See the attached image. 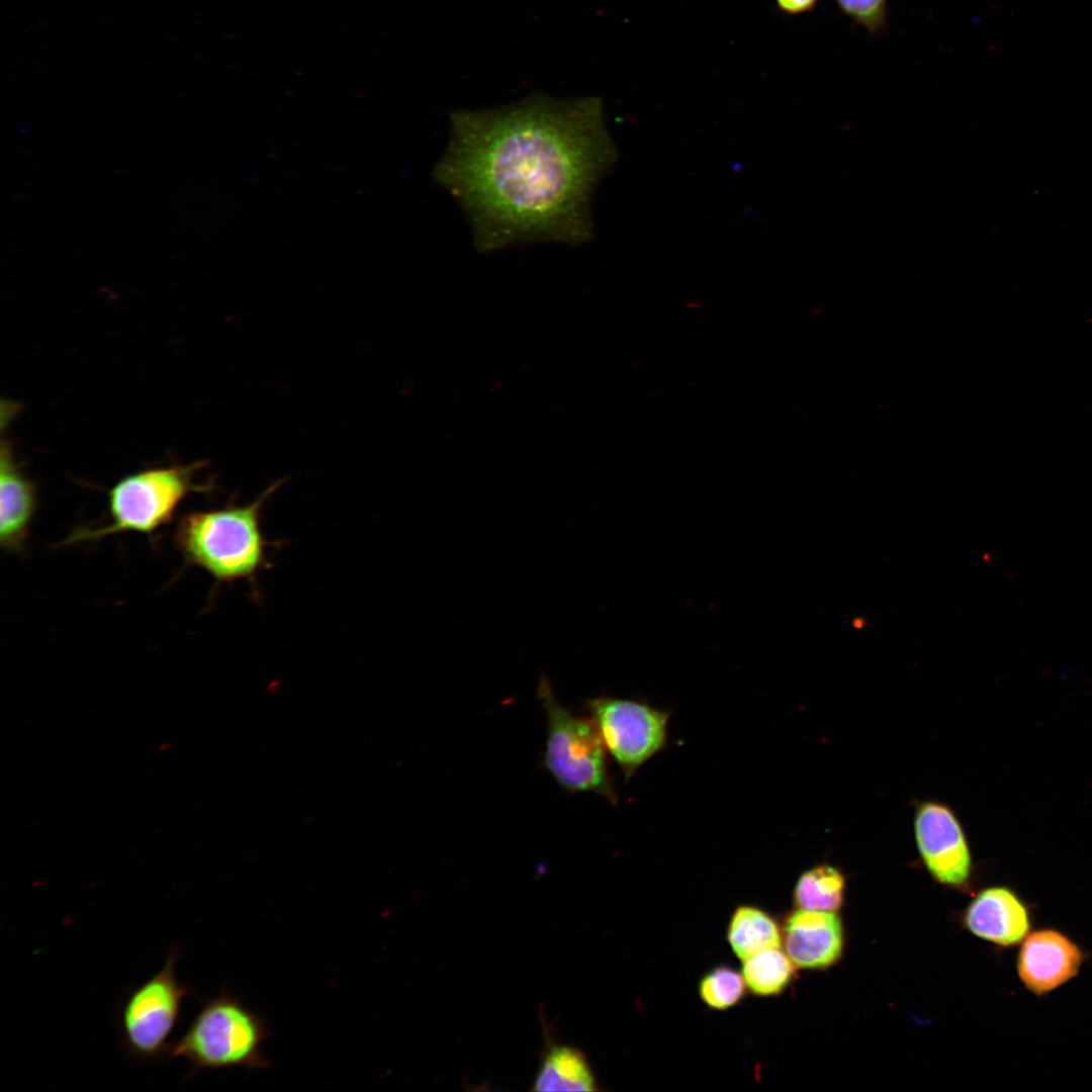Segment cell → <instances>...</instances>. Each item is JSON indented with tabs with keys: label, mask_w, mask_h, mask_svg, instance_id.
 <instances>
[{
	"label": "cell",
	"mask_w": 1092,
	"mask_h": 1092,
	"mask_svg": "<svg viewBox=\"0 0 1092 1092\" xmlns=\"http://www.w3.org/2000/svg\"><path fill=\"white\" fill-rule=\"evenodd\" d=\"M434 180L459 203L478 252L592 235L590 197L614 162L602 100L542 93L449 114Z\"/></svg>",
	"instance_id": "1"
},
{
	"label": "cell",
	"mask_w": 1092,
	"mask_h": 1092,
	"mask_svg": "<svg viewBox=\"0 0 1092 1092\" xmlns=\"http://www.w3.org/2000/svg\"><path fill=\"white\" fill-rule=\"evenodd\" d=\"M780 10L786 14H800L814 9L818 0H776Z\"/></svg>",
	"instance_id": "19"
},
{
	"label": "cell",
	"mask_w": 1092,
	"mask_h": 1092,
	"mask_svg": "<svg viewBox=\"0 0 1092 1092\" xmlns=\"http://www.w3.org/2000/svg\"><path fill=\"white\" fill-rule=\"evenodd\" d=\"M533 1091H596V1080L583 1053L573 1046L552 1044L544 1053Z\"/></svg>",
	"instance_id": "13"
},
{
	"label": "cell",
	"mask_w": 1092,
	"mask_h": 1092,
	"mask_svg": "<svg viewBox=\"0 0 1092 1092\" xmlns=\"http://www.w3.org/2000/svg\"><path fill=\"white\" fill-rule=\"evenodd\" d=\"M839 10L870 33H878L887 25L888 0H834Z\"/></svg>",
	"instance_id": "18"
},
{
	"label": "cell",
	"mask_w": 1092,
	"mask_h": 1092,
	"mask_svg": "<svg viewBox=\"0 0 1092 1092\" xmlns=\"http://www.w3.org/2000/svg\"><path fill=\"white\" fill-rule=\"evenodd\" d=\"M794 967L786 951L774 947L743 960L742 976L753 994L771 996L781 993L788 986Z\"/></svg>",
	"instance_id": "16"
},
{
	"label": "cell",
	"mask_w": 1092,
	"mask_h": 1092,
	"mask_svg": "<svg viewBox=\"0 0 1092 1092\" xmlns=\"http://www.w3.org/2000/svg\"><path fill=\"white\" fill-rule=\"evenodd\" d=\"M35 511V486L18 467L9 443L2 440L0 543L5 550L18 552L23 549Z\"/></svg>",
	"instance_id": "11"
},
{
	"label": "cell",
	"mask_w": 1092,
	"mask_h": 1092,
	"mask_svg": "<svg viewBox=\"0 0 1092 1092\" xmlns=\"http://www.w3.org/2000/svg\"><path fill=\"white\" fill-rule=\"evenodd\" d=\"M179 950L173 948L163 968L131 990L121 1010L122 1042L135 1059L152 1060L166 1054L182 1010L193 994L176 974Z\"/></svg>",
	"instance_id": "6"
},
{
	"label": "cell",
	"mask_w": 1092,
	"mask_h": 1092,
	"mask_svg": "<svg viewBox=\"0 0 1092 1092\" xmlns=\"http://www.w3.org/2000/svg\"><path fill=\"white\" fill-rule=\"evenodd\" d=\"M965 924L976 936L1004 946L1018 943L1029 930L1024 905L1003 887L982 891L968 907Z\"/></svg>",
	"instance_id": "12"
},
{
	"label": "cell",
	"mask_w": 1092,
	"mask_h": 1092,
	"mask_svg": "<svg viewBox=\"0 0 1092 1092\" xmlns=\"http://www.w3.org/2000/svg\"><path fill=\"white\" fill-rule=\"evenodd\" d=\"M196 465L153 468L121 478L108 492L109 522L98 528H80L67 543L92 541L110 535L153 534L167 525L182 500L206 485L194 482Z\"/></svg>",
	"instance_id": "4"
},
{
	"label": "cell",
	"mask_w": 1092,
	"mask_h": 1092,
	"mask_svg": "<svg viewBox=\"0 0 1092 1092\" xmlns=\"http://www.w3.org/2000/svg\"><path fill=\"white\" fill-rule=\"evenodd\" d=\"M734 953L745 960L762 950L780 947L782 935L777 922L764 911L741 906L733 913L727 934Z\"/></svg>",
	"instance_id": "14"
},
{
	"label": "cell",
	"mask_w": 1092,
	"mask_h": 1092,
	"mask_svg": "<svg viewBox=\"0 0 1092 1092\" xmlns=\"http://www.w3.org/2000/svg\"><path fill=\"white\" fill-rule=\"evenodd\" d=\"M537 696L547 719L545 767L568 793L593 792L616 802L608 775L607 749L593 719L575 716L559 703L544 674Z\"/></svg>",
	"instance_id": "5"
},
{
	"label": "cell",
	"mask_w": 1092,
	"mask_h": 1092,
	"mask_svg": "<svg viewBox=\"0 0 1092 1092\" xmlns=\"http://www.w3.org/2000/svg\"><path fill=\"white\" fill-rule=\"evenodd\" d=\"M845 880L841 872L829 864L816 866L804 872L794 889V904L799 909L835 912L842 905Z\"/></svg>",
	"instance_id": "15"
},
{
	"label": "cell",
	"mask_w": 1092,
	"mask_h": 1092,
	"mask_svg": "<svg viewBox=\"0 0 1092 1092\" xmlns=\"http://www.w3.org/2000/svg\"><path fill=\"white\" fill-rule=\"evenodd\" d=\"M784 944L786 953L795 966L825 969L841 956V920L834 912L799 909L786 919Z\"/></svg>",
	"instance_id": "10"
},
{
	"label": "cell",
	"mask_w": 1092,
	"mask_h": 1092,
	"mask_svg": "<svg viewBox=\"0 0 1092 1092\" xmlns=\"http://www.w3.org/2000/svg\"><path fill=\"white\" fill-rule=\"evenodd\" d=\"M607 751L630 778L666 741L668 713L649 705L611 697L586 701Z\"/></svg>",
	"instance_id": "7"
},
{
	"label": "cell",
	"mask_w": 1092,
	"mask_h": 1092,
	"mask_svg": "<svg viewBox=\"0 0 1092 1092\" xmlns=\"http://www.w3.org/2000/svg\"><path fill=\"white\" fill-rule=\"evenodd\" d=\"M280 479L245 506L184 515L175 531V543L186 561L203 569L217 582H256L259 572L270 564L261 521L265 503L279 486Z\"/></svg>",
	"instance_id": "2"
},
{
	"label": "cell",
	"mask_w": 1092,
	"mask_h": 1092,
	"mask_svg": "<svg viewBox=\"0 0 1092 1092\" xmlns=\"http://www.w3.org/2000/svg\"><path fill=\"white\" fill-rule=\"evenodd\" d=\"M1082 962L1078 946L1055 930H1039L1024 940L1018 957V974L1036 994L1049 992L1077 975Z\"/></svg>",
	"instance_id": "9"
},
{
	"label": "cell",
	"mask_w": 1092,
	"mask_h": 1092,
	"mask_svg": "<svg viewBox=\"0 0 1092 1092\" xmlns=\"http://www.w3.org/2000/svg\"><path fill=\"white\" fill-rule=\"evenodd\" d=\"M914 830L918 851L930 875L943 885H964L971 874L972 858L952 811L940 803H922L915 813Z\"/></svg>",
	"instance_id": "8"
},
{
	"label": "cell",
	"mask_w": 1092,
	"mask_h": 1092,
	"mask_svg": "<svg viewBox=\"0 0 1092 1092\" xmlns=\"http://www.w3.org/2000/svg\"><path fill=\"white\" fill-rule=\"evenodd\" d=\"M745 986L742 974L728 967H719L704 976L699 993L709 1007L724 1010L742 998Z\"/></svg>",
	"instance_id": "17"
},
{
	"label": "cell",
	"mask_w": 1092,
	"mask_h": 1092,
	"mask_svg": "<svg viewBox=\"0 0 1092 1092\" xmlns=\"http://www.w3.org/2000/svg\"><path fill=\"white\" fill-rule=\"evenodd\" d=\"M268 1036L267 1021L223 988L203 1003L187 1030L170 1044L166 1057L188 1062L189 1076L238 1067L265 1069L270 1064L262 1046Z\"/></svg>",
	"instance_id": "3"
}]
</instances>
